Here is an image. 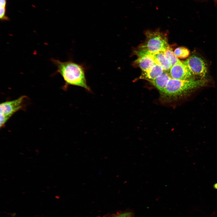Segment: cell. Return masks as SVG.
<instances>
[{"label":"cell","mask_w":217,"mask_h":217,"mask_svg":"<svg viewBox=\"0 0 217 217\" xmlns=\"http://www.w3.org/2000/svg\"><path fill=\"white\" fill-rule=\"evenodd\" d=\"M51 61L57 68L55 73L60 74L64 81L65 89L69 85H72L80 87L90 91L86 78V68L84 65L72 60L62 62L52 58Z\"/></svg>","instance_id":"cell-1"},{"label":"cell","mask_w":217,"mask_h":217,"mask_svg":"<svg viewBox=\"0 0 217 217\" xmlns=\"http://www.w3.org/2000/svg\"><path fill=\"white\" fill-rule=\"evenodd\" d=\"M206 83V81L204 79L188 81L171 78L162 94L170 97L181 96L205 86Z\"/></svg>","instance_id":"cell-2"},{"label":"cell","mask_w":217,"mask_h":217,"mask_svg":"<svg viewBox=\"0 0 217 217\" xmlns=\"http://www.w3.org/2000/svg\"><path fill=\"white\" fill-rule=\"evenodd\" d=\"M146 39L137 50L151 55L164 52L170 47L168 39L159 31H147L145 32Z\"/></svg>","instance_id":"cell-3"},{"label":"cell","mask_w":217,"mask_h":217,"mask_svg":"<svg viewBox=\"0 0 217 217\" xmlns=\"http://www.w3.org/2000/svg\"><path fill=\"white\" fill-rule=\"evenodd\" d=\"M27 98L25 96H21L15 99L3 102L0 105V127H4L11 117L24 106V102Z\"/></svg>","instance_id":"cell-4"},{"label":"cell","mask_w":217,"mask_h":217,"mask_svg":"<svg viewBox=\"0 0 217 217\" xmlns=\"http://www.w3.org/2000/svg\"><path fill=\"white\" fill-rule=\"evenodd\" d=\"M183 63L188 68L195 77L203 79L207 71V67L204 61L200 57L192 55Z\"/></svg>","instance_id":"cell-5"},{"label":"cell","mask_w":217,"mask_h":217,"mask_svg":"<svg viewBox=\"0 0 217 217\" xmlns=\"http://www.w3.org/2000/svg\"><path fill=\"white\" fill-rule=\"evenodd\" d=\"M168 73L172 79L188 81L197 80L188 68L182 62L172 66Z\"/></svg>","instance_id":"cell-6"},{"label":"cell","mask_w":217,"mask_h":217,"mask_svg":"<svg viewBox=\"0 0 217 217\" xmlns=\"http://www.w3.org/2000/svg\"><path fill=\"white\" fill-rule=\"evenodd\" d=\"M135 53L138 58L135 63L140 68L142 72H146L156 64L153 55L141 52L137 50Z\"/></svg>","instance_id":"cell-7"},{"label":"cell","mask_w":217,"mask_h":217,"mask_svg":"<svg viewBox=\"0 0 217 217\" xmlns=\"http://www.w3.org/2000/svg\"><path fill=\"white\" fill-rule=\"evenodd\" d=\"M171 78L169 73L164 71L161 75L150 82L160 92L163 93Z\"/></svg>","instance_id":"cell-8"},{"label":"cell","mask_w":217,"mask_h":217,"mask_svg":"<svg viewBox=\"0 0 217 217\" xmlns=\"http://www.w3.org/2000/svg\"><path fill=\"white\" fill-rule=\"evenodd\" d=\"M164 71L161 66L156 64L149 71L142 72L140 78L146 80L150 82L161 75Z\"/></svg>","instance_id":"cell-9"},{"label":"cell","mask_w":217,"mask_h":217,"mask_svg":"<svg viewBox=\"0 0 217 217\" xmlns=\"http://www.w3.org/2000/svg\"><path fill=\"white\" fill-rule=\"evenodd\" d=\"M153 55L156 64L161 66L164 71L169 72L171 65L163 52Z\"/></svg>","instance_id":"cell-10"},{"label":"cell","mask_w":217,"mask_h":217,"mask_svg":"<svg viewBox=\"0 0 217 217\" xmlns=\"http://www.w3.org/2000/svg\"><path fill=\"white\" fill-rule=\"evenodd\" d=\"M164 53L169 61L171 67L175 64L182 62L175 55L171 48L170 46L164 52Z\"/></svg>","instance_id":"cell-11"},{"label":"cell","mask_w":217,"mask_h":217,"mask_svg":"<svg viewBox=\"0 0 217 217\" xmlns=\"http://www.w3.org/2000/svg\"><path fill=\"white\" fill-rule=\"evenodd\" d=\"M7 0H0V19L2 21H8L9 18L6 15Z\"/></svg>","instance_id":"cell-12"},{"label":"cell","mask_w":217,"mask_h":217,"mask_svg":"<svg viewBox=\"0 0 217 217\" xmlns=\"http://www.w3.org/2000/svg\"><path fill=\"white\" fill-rule=\"evenodd\" d=\"M174 53L178 58L183 59L187 57L190 52L187 49L183 47H180L176 48Z\"/></svg>","instance_id":"cell-13"},{"label":"cell","mask_w":217,"mask_h":217,"mask_svg":"<svg viewBox=\"0 0 217 217\" xmlns=\"http://www.w3.org/2000/svg\"><path fill=\"white\" fill-rule=\"evenodd\" d=\"M133 213L130 212H124L112 217H133Z\"/></svg>","instance_id":"cell-14"},{"label":"cell","mask_w":217,"mask_h":217,"mask_svg":"<svg viewBox=\"0 0 217 217\" xmlns=\"http://www.w3.org/2000/svg\"><path fill=\"white\" fill-rule=\"evenodd\" d=\"M213 187L215 189L217 190V183H216L213 185Z\"/></svg>","instance_id":"cell-15"},{"label":"cell","mask_w":217,"mask_h":217,"mask_svg":"<svg viewBox=\"0 0 217 217\" xmlns=\"http://www.w3.org/2000/svg\"></svg>","instance_id":"cell-16"}]
</instances>
